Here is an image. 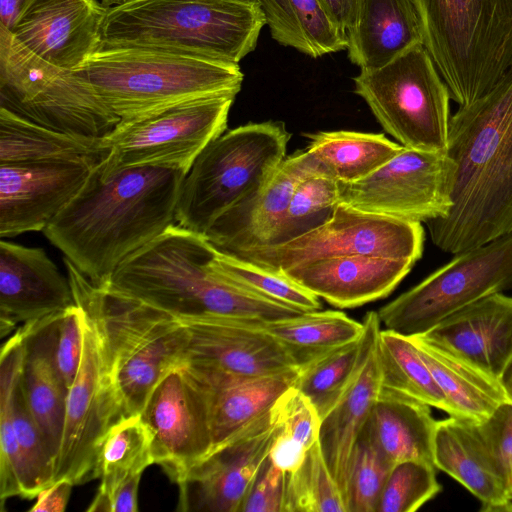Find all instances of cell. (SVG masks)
<instances>
[{
	"label": "cell",
	"instance_id": "44",
	"mask_svg": "<svg viewBox=\"0 0 512 512\" xmlns=\"http://www.w3.org/2000/svg\"><path fill=\"white\" fill-rule=\"evenodd\" d=\"M393 466L378 452L363 429L347 468L344 503L347 512H377Z\"/></svg>",
	"mask_w": 512,
	"mask_h": 512
},
{
	"label": "cell",
	"instance_id": "39",
	"mask_svg": "<svg viewBox=\"0 0 512 512\" xmlns=\"http://www.w3.org/2000/svg\"><path fill=\"white\" fill-rule=\"evenodd\" d=\"M380 389L448 413L447 399L409 336L381 329L377 340Z\"/></svg>",
	"mask_w": 512,
	"mask_h": 512
},
{
	"label": "cell",
	"instance_id": "5",
	"mask_svg": "<svg viewBox=\"0 0 512 512\" xmlns=\"http://www.w3.org/2000/svg\"><path fill=\"white\" fill-rule=\"evenodd\" d=\"M75 72L122 122L200 98L236 96L244 79L238 63L138 46L99 45Z\"/></svg>",
	"mask_w": 512,
	"mask_h": 512
},
{
	"label": "cell",
	"instance_id": "40",
	"mask_svg": "<svg viewBox=\"0 0 512 512\" xmlns=\"http://www.w3.org/2000/svg\"><path fill=\"white\" fill-rule=\"evenodd\" d=\"M276 426L270 458L286 473L295 470L318 441L321 419L312 402L291 386L271 407Z\"/></svg>",
	"mask_w": 512,
	"mask_h": 512
},
{
	"label": "cell",
	"instance_id": "8",
	"mask_svg": "<svg viewBox=\"0 0 512 512\" xmlns=\"http://www.w3.org/2000/svg\"><path fill=\"white\" fill-rule=\"evenodd\" d=\"M290 137L283 122L265 121L212 140L182 182L175 222L204 235L223 213L266 186L286 158Z\"/></svg>",
	"mask_w": 512,
	"mask_h": 512
},
{
	"label": "cell",
	"instance_id": "20",
	"mask_svg": "<svg viewBox=\"0 0 512 512\" xmlns=\"http://www.w3.org/2000/svg\"><path fill=\"white\" fill-rule=\"evenodd\" d=\"M264 323L230 317H205L185 322L190 334L188 360L242 377L299 369Z\"/></svg>",
	"mask_w": 512,
	"mask_h": 512
},
{
	"label": "cell",
	"instance_id": "48",
	"mask_svg": "<svg viewBox=\"0 0 512 512\" xmlns=\"http://www.w3.org/2000/svg\"><path fill=\"white\" fill-rule=\"evenodd\" d=\"M476 425L512 497V402L501 404Z\"/></svg>",
	"mask_w": 512,
	"mask_h": 512
},
{
	"label": "cell",
	"instance_id": "7",
	"mask_svg": "<svg viewBox=\"0 0 512 512\" xmlns=\"http://www.w3.org/2000/svg\"><path fill=\"white\" fill-rule=\"evenodd\" d=\"M423 45L451 100L466 106L512 67V0H415Z\"/></svg>",
	"mask_w": 512,
	"mask_h": 512
},
{
	"label": "cell",
	"instance_id": "34",
	"mask_svg": "<svg viewBox=\"0 0 512 512\" xmlns=\"http://www.w3.org/2000/svg\"><path fill=\"white\" fill-rule=\"evenodd\" d=\"M23 336L18 328L3 344L1 357L10 373V407L15 439L22 464V494L35 499L38 493L53 482L54 460L41 431L27 405L20 383Z\"/></svg>",
	"mask_w": 512,
	"mask_h": 512
},
{
	"label": "cell",
	"instance_id": "42",
	"mask_svg": "<svg viewBox=\"0 0 512 512\" xmlns=\"http://www.w3.org/2000/svg\"><path fill=\"white\" fill-rule=\"evenodd\" d=\"M283 512H347L317 441L301 464L286 473Z\"/></svg>",
	"mask_w": 512,
	"mask_h": 512
},
{
	"label": "cell",
	"instance_id": "43",
	"mask_svg": "<svg viewBox=\"0 0 512 512\" xmlns=\"http://www.w3.org/2000/svg\"><path fill=\"white\" fill-rule=\"evenodd\" d=\"M340 203L339 182L319 173L301 181L269 244L297 238L327 222ZM263 246V245H262Z\"/></svg>",
	"mask_w": 512,
	"mask_h": 512
},
{
	"label": "cell",
	"instance_id": "25",
	"mask_svg": "<svg viewBox=\"0 0 512 512\" xmlns=\"http://www.w3.org/2000/svg\"><path fill=\"white\" fill-rule=\"evenodd\" d=\"M182 366L205 395L213 448L266 414L299 372L242 377L192 360Z\"/></svg>",
	"mask_w": 512,
	"mask_h": 512
},
{
	"label": "cell",
	"instance_id": "51",
	"mask_svg": "<svg viewBox=\"0 0 512 512\" xmlns=\"http://www.w3.org/2000/svg\"><path fill=\"white\" fill-rule=\"evenodd\" d=\"M142 474H138L123 483L110 500V512L138 511V488Z\"/></svg>",
	"mask_w": 512,
	"mask_h": 512
},
{
	"label": "cell",
	"instance_id": "13",
	"mask_svg": "<svg viewBox=\"0 0 512 512\" xmlns=\"http://www.w3.org/2000/svg\"><path fill=\"white\" fill-rule=\"evenodd\" d=\"M235 95L196 99L142 119L122 122L101 137L106 171L158 166L188 172L201 151L226 131Z\"/></svg>",
	"mask_w": 512,
	"mask_h": 512
},
{
	"label": "cell",
	"instance_id": "36",
	"mask_svg": "<svg viewBox=\"0 0 512 512\" xmlns=\"http://www.w3.org/2000/svg\"><path fill=\"white\" fill-rule=\"evenodd\" d=\"M362 323L363 332L359 339L299 369L292 386L312 402L320 419L335 406L346 391L371 342L381 330V323L375 311H369Z\"/></svg>",
	"mask_w": 512,
	"mask_h": 512
},
{
	"label": "cell",
	"instance_id": "26",
	"mask_svg": "<svg viewBox=\"0 0 512 512\" xmlns=\"http://www.w3.org/2000/svg\"><path fill=\"white\" fill-rule=\"evenodd\" d=\"M433 463L469 490L481 511H512L510 492L475 422L452 416L437 421Z\"/></svg>",
	"mask_w": 512,
	"mask_h": 512
},
{
	"label": "cell",
	"instance_id": "33",
	"mask_svg": "<svg viewBox=\"0 0 512 512\" xmlns=\"http://www.w3.org/2000/svg\"><path fill=\"white\" fill-rule=\"evenodd\" d=\"M272 38L312 58L347 48L346 32L321 0H255Z\"/></svg>",
	"mask_w": 512,
	"mask_h": 512
},
{
	"label": "cell",
	"instance_id": "16",
	"mask_svg": "<svg viewBox=\"0 0 512 512\" xmlns=\"http://www.w3.org/2000/svg\"><path fill=\"white\" fill-rule=\"evenodd\" d=\"M140 415L151 432L154 464L177 485L213 449L205 395L183 366L156 385Z\"/></svg>",
	"mask_w": 512,
	"mask_h": 512
},
{
	"label": "cell",
	"instance_id": "46",
	"mask_svg": "<svg viewBox=\"0 0 512 512\" xmlns=\"http://www.w3.org/2000/svg\"><path fill=\"white\" fill-rule=\"evenodd\" d=\"M22 464L15 439L10 407V373L0 359V504L22 494Z\"/></svg>",
	"mask_w": 512,
	"mask_h": 512
},
{
	"label": "cell",
	"instance_id": "37",
	"mask_svg": "<svg viewBox=\"0 0 512 512\" xmlns=\"http://www.w3.org/2000/svg\"><path fill=\"white\" fill-rule=\"evenodd\" d=\"M309 140L306 150L342 183L361 180L403 148L382 133H364L348 130L319 131L305 135Z\"/></svg>",
	"mask_w": 512,
	"mask_h": 512
},
{
	"label": "cell",
	"instance_id": "30",
	"mask_svg": "<svg viewBox=\"0 0 512 512\" xmlns=\"http://www.w3.org/2000/svg\"><path fill=\"white\" fill-rule=\"evenodd\" d=\"M409 337L443 391L450 416L480 423L509 401L501 380L421 335Z\"/></svg>",
	"mask_w": 512,
	"mask_h": 512
},
{
	"label": "cell",
	"instance_id": "22",
	"mask_svg": "<svg viewBox=\"0 0 512 512\" xmlns=\"http://www.w3.org/2000/svg\"><path fill=\"white\" fill-rule=\"evenodd\" d=\"M319 173L330 176L307 150L286 157L261 191L218 217L205 232V237L225 253L269 244L298 184Z\"/></svg>",
	"mask_w": 512,
	"mask_h": 512
},
{
	"label": "cell",
	"instance_id": "38",
	"mask_svg": "<svg viewBox=\"0 0 512 512\" xmlns=\"http://www.w3.org/2000/svg\"><path fill=\"white\" fill-rule=\"evenodd\" d=\"M265 328L289 352L299 369L359 339L363 323L334 310L307 311L265 322Z\"/></svg>",
	"mask_w": 512,
	"mask_h": 512
},
{
	"label": "cell",
	"instance_id": "32",
	"mask_svg": "<svg viewBox=\"0 0 512 512\" xmlns=\"http://www.w3.org/2000/svg\"><path fill=\"white\" fill-rule=\"evenodd\" d=\"M107 154L101 137L55 131L0 107V165L73 162L94 166Z\"/></svg>",
	"mask_w": 512,
	"mask_h": 512
},
{
	"label": "cell",
	"instance_id": "9",
	"mask_svg": "<svg viewBox=\"0 0 512 512\" xmlns=\"http://www.w3.org/2000/svg\"><path fill=\"white\" fill-rule=\"evenodd\" d=\"M0 107L46 128L102 137L120 121L75 70L54 66L0 27Z\"/></svg>",
	"mask_w": 512,
	"mask_h": 512
},
{
	"label": "cell",
	"instance_id": "19",
	"mask_svg": "<svg viewBox=\"0 0 512 512\" xmlns=\"http://www.w3.org/2000/svg\"><path fill=\"white\" fill-rule=\"evenodd\" d=\"M94 166L73 162L0 165V237L43 231L79 191Z\"/></svg>",
	"mask_w": 512,
	"mask_h": 512
},
{
	"label": "cell",
	"instance_id": "18",
	"mask_svg": "<svg viewBox=\"0 0 512 512\" xmlns=\"http://www.w3.org/2000/svg\"><path fill=\"white\" fill-rule=\"evenodd\" d=\"M108 8L97 0H27L9 32L46 62L76 70L99 47Z\"/></svg>",
	"mask_w": 512,
	"mask_h": 512
},
{
	"label": "cell",
	"instance_id": "12",
	"mask_svg": "<svg viewBox=\"0 0 512 512\" xmlns=\"http://www.w3.org/2000/svg\"><path fill=\"white\" fill-rule=\"evenodd\" d=\"M424 241L421 223L363 212L340 202L327 222L297 238L228 254L283 272L312 261L351 255L417 262L422 257Z\"/></svg>",
	"mask_w": 512,
	"mask_h": 512
},
{
	"label": "cell",
	"instance_id": "55",
	"mask_svg": "<svg viewBox=\"0 0 512 512\" xmlns=\"http://www.w3.org/2000/svg\"><path fill=\"white\" fill-rule=\"evenodd\" d=\"M128 0H101V2L106 6V7H111V6H115V5H118V4H121V3H124Z\"/></svg>",
	"mask_w": 512,
	"mask_h": 512
},
{
	"label": "cell",
	"instance_id": "31",
	"mask_svg": "<svg viewBox=\"0 0 512 512\" xmlns=\"http://www.w3.org/2000/svg\"><path fill=\"white\" fill-rule=\"evenodd\" d=\"M436 422L429 405L380 389L364 430L392 466L405 460L433 463Z\"/></svg>",
	"mask_w": 512,
	"mask_h": 512
},
{
	"label": "cell",
	"instance_id": "50",
	"mask_svg": "<svg viewBox=\"0 0 512 512\" xmlns=\"http://www.w3.org/2000/svg\"><path fill=\"white\" fill-rule=\"evenodd\" d=\"M74 484L66 479L52 482L35 498L30 512H63L69 502Z\"/></svg>",
	"mask_w": 512,
	"mask_h": 512
},
{
	"label": "cell",
	"instance_id": "49",
	"mask_svg": "<svg viewBox=\"0 0 512 512\" xmlns=\"http://www.w3.org/2000/svg\"><path fill=\"white\" fill-rule=\"evenodd\" d=\"M286 472L270 456L263 463L240 512H283Z\"/></svg>",
	"mask_w": 512,
	"mask_h": 512
},
{
	"label": "cell",
	"instance_id": "27",
	"mask_svg": "<svg viewBox=\"0 0 512 512\" xmlns=\"http://www.w3.org/2000/svg\"><path fill=\"white\" fill-rule=\"evenodd\" d=\"M60 313L19 327L23 336L20 383L53 460L61 443L68 393L54 360L56 321Z\"/></svg>",
	"mask_w": 512,
	"mask_h": 512
},
{
	"label": "cell",
	"instance_id": "15",
	"mask_svg": "<svg viewBox=\"0 0 512 512\" xmlns=\"http://www.w3.org/2000/svg\"><path fill=\"white\" fill-rule=\"evenodd\" d=\"M454 171L447 152L403 147L367 177L338 181L340 202L371 214L426 223L450 211Z\"/></svg>",
	"mask_w": 512,
	"mask_h": 512
},
{
	"label": "cell",
	"instance_id": "28",
	"mask_svg": "<svg viewBox=\"0 0 512 512\" xmlns=\"http://www.w3.org/2000/svg\"><path fill=\"white\" fill-rule=\"evenodd\" d=\"M347 53L360 70L381 68L406 51L423 45L415 0H360L346 32Z\"/></svg>",
	"mask_w": 512,
	"mask_h": 512
},
{
	"label": "cell",
	"instance_id": "29",
	"mask_svg": "<svg viewBox=\"0 0 512 512\" xmlns=\"http://www.w3.org/2000/svg\"><path fill=\"white\" fill-rule=\"evenodd\" d=\"M379 333L371 342L346 391L335 406L321 418L318 442L326 465L338 483L342 495L352 452L380 392V369L377 358Z\"/></svg>",
	"mask_w": 512,
	"mask_h": 512
},
{
	"label": "cell",
	"instance_id": "3",
	"mask_svg": "<svg viewBox=\"0 0 512 512\" xmlns=\"http://www.w3.org/2000/svg\"><path fill=\"white\" fill-rule=\"evenodd\" d=\"M214 253L205 235L173 223L100 284L182 323L205 317L270 322L303 312L226 280L210 266Z\"/></svg>",
	"mask_w": 512,
	"mask_h": 512
},
{
	"label": "cell",
	"instance_id": "10",
	"mask_svg": "<svg viewBox=\"0 0 512 512\" xmlns=\"http://www.w3.org/2000/svg\"><path fill=\"white\" fill-rule=\"evenodd\" d=\"M353 81L354 92L400 145L446 152L451 97L424 45L381 68L360 70Z\"/></svg>",
	"mask_w": 512,
	"mask_h": 512
},
{
	"label": "cell",
	"instance_id": "21",
	"mask_svg": "<svg viewBox=\"0 0 512 512\" xmlns=\"http://www.w3.org/2000/svg\"><path fill=\"white\" fill-rule=\"evenodd\" d=\"M72 288L40 247L0 241V335L74 305Z\"/></svg>",
	"mask_w": 512,
	"mask_h": 512
},
{
	"label": "cell",
	"instance_id": "45",
	"mask_svg": "<svg viewBox=\"0 0 512 512\" xmlns=\"http://www.w3.org/2000/svg\"><path fill=\"white\" fill-rule=\"evenodd\" d=\"M435 465L405 460L393 465L384 485L377 512H414L441 491Z\"/></svg>",
	"mask_w": 512,
	"mask_h": 512
},
{
	"label": "cell",
	"instance_id": "54",
	"mask_svg": "<svg viewBox=\"0 0 512 512\" xmlns=\"http://www.w3.org/2000/svg\"><path fill=\"white\" fill-rule=\"evenodd\" d=\"M502 382L505 387L509 401L512 402V364L505 373Z\"/></svg>",
	"mask_w": 512,
	"mask_h": 512
},
{
	"label": "cell",
	"instance_id": "2",
	"mask_svg": "<svg viewBox=\"0 0 512 512\" xmlns=\"http://www.w3.org/2000/svg\"><path fill=\"white\" fill-rule=\"evenodd\" d=\"M446 152L452 207L425 223L433 244L458 254L512 232V67L451 116Z\"/></svg>",
	"mask_w": 512,
	"mask_h": 512
},
{
	"label": "cell",
	"instance_id": "14",
	"mask_svg": "<svg viewBox=\"0 0 512 512\" xmlns=\"http://www.w3.org/2000/svg\"><path fill=\"white\" fill-rule=\"evenodd\" d=\"M82 330L81 361L67 393L53 474V482L66 479L74 485L96 478L101 443L109 429L126 417L107 369L99 333L84 310Z\"/></svg>",
	"mask_w": 512,
	"mask_h": 512
},
{
	"label": "cell",
	"instance_id": "11",
	"mask_svg": "<svg viewBox=\"0 0 512 512\" xmlns=\"http://www.w3.org/2000/svg\"><path fill=\"white\" fill-rule=\"evenodd\" d=\"M511 289L512 232L455 254L377 314L385 329L419 335L466 305Z\"/></svg>",
	"mask_w": 512,
	"mask_h": 512
},
{
	"label": "cell",
	"instance_id": "4",
	"mask_svg": "<svg viewBox=\"0 0 512 512\" xmlns=\"http://www.w3.org/2000/svg\"><path fill=\"white\" fill-rule=\"evenodd\" d=\"M64 263L75 304L94 322L124 415L142 412L156 385L188 360L187 326L168 313L88 280Z\"/></svg>",
	"mask_w": 512,
	"mask_h": 512
},
{
	"label": "cell",
	"instance_id": "23",
	"mask_svg": "<svg viewBox=\"0 0 512 512\" xmlns=\"http://www.w3.org/2000/svg\"><path fill=\"white\" fill-rule=\"evenodd\" d=\"M419 335L502 381L512 364V296L487 295Z\"/></svg>",
	"mask_w": 512,
	"mask_h": 512
},
{
	"label": "cell",
	"instance_id": "1",
	"mask_svg": "<svg viewBox=\"0 0 512 512\" xmlns=\"http://www.w3.org/2000/svg\"><path fill=\"white\" fill-rule=\"evenodd\" d=\"M186 174L158 166L106 171L100 161L43 233L88 280L105 282L174 223Z\"/></svg>",
	"mask_w": 512,
	"mask_h": 512
},
{
	"label": "cell",
	"instance_id": "52",
	"mask_svg": "<svg viewBox=\"0 0 512 512\" xmlns=\"http://www.w3.org/2000/svg\"><path fill=\"white\" fill-rule=\"evenodd\" d=\"M328 12L347 32L354 24L360 0H321Z\"/></svg>",
	"mask_w": 512,
	"mask_h": 512
},
{
	"label": "cell",
	"instance_id": "53",
	"mask_svg": "<svg viewBox=\"0 0 512 512\" xmlns=\"http://www.w3.org/2000/svg\"><path fill=\"white\" fill-rule=\"evenodd\" d=\"M27 0H0V27L11 29Z\"/></svg>",
	"mask_w": 512,
	"mask_h": 512
},
{
	"label": "cell",
	"instance_id": "47",
	"mask_svg": "<svg viewBox=\"0 0 512 512\" xmlns=\"http://www.w3.org/2000/svg\"><path fill=\"white\" fill-rule=\"evenodd\" d=\"M83 309L74 304L62 311L56 321L54 360L57 371L69 389L76 378L83 349Z\"/></svg>",
	"mask_w": 512,
	"mask_h": 512
},
{
	"label": "cell",
	"instance_id": "41",
	"mask_svg": "<svg viewBox=\"0 0 512 512\" xmlns=\"http://www.w3.org/2000/svg\"><path fill=\"white\" fill-rule=\"evenodd\" d=\"M211 268L231 283L299 311L321 309L317 296L283 272L272 271L215 248Z\"/></svg>",
	"mask_w": 512,
	"mask_h": 512
},
{
	"label": "cell",
	"instance_id": "17",
	"mask_svg": "<svg viewBox=\"0 0 512 512\" xmlns=\"http://www.w3.org/2000/svg\"><path fill=\"white\" fill-rule=\"evenodd\" d=\"M275 434L270 409L214 447L178 485V510L240 512L256 476L270 456Z\"/></svg>",
	"mask_w": 512,
	"mask_h": 512
},
{
	"label": "cell",
	"instance_id": "35",
	"mask_svg": "<svg viewBox=\"0 0 512 512\" xmlns=\"http://www.w3.org/2000/svg\"><path fill=\"white\" fill-rule=\"evenodd\" d=\"M154 464L152 436L140 414L117 421L105 435L98 453L96 478L98 491L89 512H110L115 491L135 475Z\"/></svg>",
	"mask_w": 512,
	"mask_h": 512
},
{
	"label": "cell",
	"instance_id": "6",
	"mask_svg": "<svg viewBox=\"0 0 512 512\" xmlns=\"http://www.w3.org/2000/svg\"><path fill=\"white\" fill-rule=\"evenodd\" d=\"M264 25L255 0H128L107 9L100 45L157 48L239 63L256 48Z\"/></svg>",
	"mask_w": 512,
	"mask_h": 512
},
{
	"label": "cell",
	"instance_id": "24",
	"mask_svg": "<svg viewBox=\"0 0 512 512\" xmlns=\"http://www.w3.org/2000/svg\"><path fill=\"white\" fill-rule=\"evenodd\" d=\"M416 262L365 255L312 261L283 273L338 308H355L390 295Z\"/></svg>",
	"mask_w": 512,
	"mask_h": 512
}]
</instances>
